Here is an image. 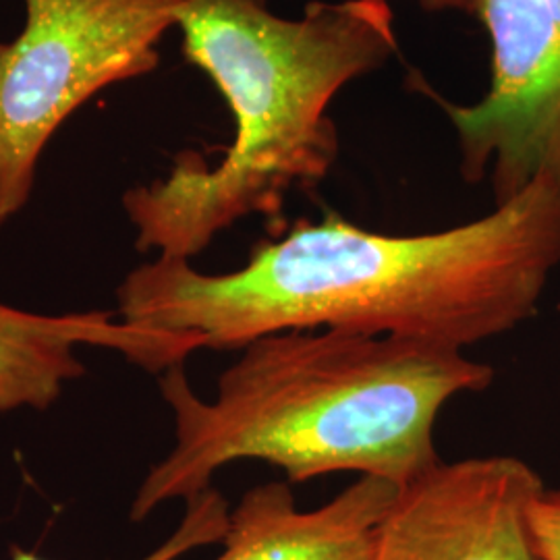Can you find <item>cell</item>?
<instances>
[{
	"mask_svg": "<svg viewBox=\"0 0 560 560\" xmlns=\"http://www.w3.org/2000/svg\"><path fill=\"white\" fill-rule=\"evenodd\" d=\"M494 378L488 363L421 340L347 330H282L249 342L201 399L185 363L161 374L175 444L150 467L129 520L212 488L237 460H264L303 483L360 474L395 483L441 463L434 430L459 395Z\"/></svg>",
	"mask_w": 560,
	"mask_h": 560,
	"instance_id": "2",
	"label": "cell"
},
{
	"mask_svg": "<svg viewBox=\"0 0 560 560\" xmlns=\"http://www.w3.org/2000/svg\"><path fill=\"white\" fill-rule=\"evenodd\" d=\"M254 2H258V4H268V0H254Z\"/></svg>",
	"mask_w": 560,
	"mask_h": 560,
	"instance_id": "12",
	"label": "cell"
},
{
	"mask_svg": "<svg viewBox=\"0 0 560 560\" xmlns=\"http://www.w3.org/2000/svg\"><path fill=\"white\" fill-rule=\"evenodd\" d=\"M529 536L538 560H560V488H546L529 506Z\"/></svg>",
	"mask_w": 560,
	"mask_h": 560,
	"instance_id": "10",
	"label": "cell"
},
{
	"mask_svg": "<svg viewBox=\"0 0 560 560\" xmlns=\"http://www.w3.org/2000/svg\"><path fill=\"white\" fill-rule=\"evenodd\" d=\"M559 266V196L534 183L481 219L420 235L326 212L224 275L156 256L125 277L117 300L120 320L173 340L185 361L314 328L465 351L534 318Z\"/></svg>",
	"mask_w": 560,
	"mask_h": 560,
	"instance_id": "1",
	"label": "cell"
},
{
	"mask_svg": "<svg viewBox=\"0 0 560 560\" xmlns=\"http://www.w3.org/2000/svg\"><path fill=\"white\" fill-rule=\"evenodd\" d=\"M183 57L217 85L235 120L221 161L177 154L171 173L122 196L136 247L194 260L247 217H279L293 189L326 179L339 156L328 108L397 52L388 0L310 2L284 20L254 0H183Z\"/></svg>",
	"mask_w": 560,
	"mask_h": 560,
	"instance_id": "3",
	"label": "cell"
},
{
	"mask_svg": "<svg viewBox=\"0 0 560 560\" xmlns=\"http://www.w3.org/2000/svg\"><path fill=\"white\" fill-rule=\"evenodd\" d=\"M229 502L221 492L212 486L206 492L185 502V515L179 527L171 534V538L152 550L145 559L141 560H179L198 550L201 546L221 544L229 525ZM11 560H46L34 552L13 548Z\"/></svg>",
	"mask_w": 560,
	"mask_h": 560,
	"instance_id": "9",
	"label": "cell"
},
{
	"mask_svg": "<svg viewBox=\"0 0 560 560\" xmlns=\"http://www.w3.org/2000/svg\"><path fill=\"white\" fill-rule=\"evenodd\" d=\"M541 490L517 457L441 460L397 490L372 560H538L529 506Z\"/></svg>",
	"mask_w": 560,
	"mask_h": 560,
	"instance_id": "6",
	"label": "cell"
},
{
	"mask_svg": "<svg viewBox=\"0 0 560 560\" xmlns=\"http://www.w3.org/2000/svg\"><path fill=\"white\" fill-rule=\"evenodd\" d=\"M492 80L476 104L441 102L467 183L490 175L497 206L534 183L560 200V0H481Z\"/></svg>",
	"mask_w": 560,
	"mask_h": 560,
	"instance_id": "5",
	"label": "cell"
},
{
	"mask_svg": "<svg viewBox=\"0 0 560 560\" xmlns=\"http://www.w3.org/2000/svg\"><path fill=\"white\" fill-rule=\"evenodd\" d=\"M183 0H23L25 25L0 44V226L36 187L42 152L104 88L159 62Z\"/></svg>",
	"mask_w": 560,
	"mask_h": 560,
	"instance_id": "4",
	"label": "cell"
},
{
	"mask_svg": "<svg viewBox=\"0 0 560 560\" xmlns=\"http://www.w3.org/2000/svg\"><path fill=\"white\" fill-rule=\"evenodd\" d=\"M80 347H104L148 372L180 365L173 340L117 320L110 312L46 316L0 301V413L44 411L85 372Z\"/></svg>",
	"mask_w": 560,
	"mask_h": 560,
	"instance_id": "8",
	"label": "cell"
},
{
	"mask_svg": "<svg viewBox=\"0 0 560 560\" xmlns=\"http://www.w3.org/2000/svg\"><path fill=\"white\" fill-rule=\"evenodd\" d=\"M397 486L361 476L318 509L301 511L289 481L249 488L229 511L214 560H372Z\"/></svg>",
	"mask_w": 560,
	"mask_h": 560,
	"instance_id": "7",
	"label": "cell"
},
{
	"mask_svg": "<svg viewBox=\"0 0 560 560\" xmlns=\"http://www.w3.org/2000/svg\"><path fill=\"white\" fill-rule=\"evenodd\" d=\"M428 11H463L476 15L481 0H418Z\"/></svg>",
	"mask_w": 560,
	"mask_h": 560,
	"instance_id": "11",
	"label": "cell"
}]
</instances>
